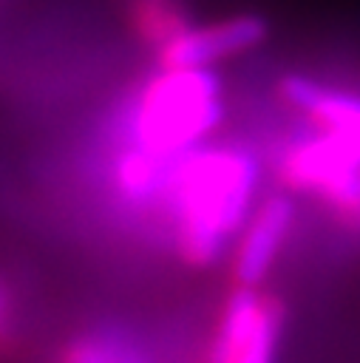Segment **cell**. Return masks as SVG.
I'll use <instances>...</instances> for the list:
<instances>
[{
    "label": "cell",
    "mask_w": 360,
    "mask_h": 363,
    "mask_svg": "<svg viewBox=\"0 0 360 363\" xmlns=\"http://www.w3.org/2000/svg\"><path fill=\"white\" fill-rule=\"evenodd\" d=\"M130 23L139 40L156 51L190 28L181 0H130Z\"/></svg>",
    "instance_id": "cell-7"
},
{
    "label": "cell",
    "mask_w": 360,
    "mask_h": 363,
    "mask_svg": "<svg viewBox=\"0 0 360 363\" xmlns=\"http://www.w3.org/2000/svg\"><path fill=\"white\" fill-rule=\"evenodd\" d=\"M9 320H11V303H9V295H6V292H3V286H0V340L6 337Z\"/></svg>",
    "instance_id": "cell-8"
},
{
    "label": "cell",
    "mask_w": 360,
    "mask_h": 363,
    "mask_svg": "<svg viewBox=\"0 0 360 363\" xmlns=\"http://www.w3.org/2000/svg\"><path fill=\"white\" fill-rule=\"evenodd\" d=\"M221 82L213 71L162 68L122 99L111 139L150 153H181L196 147L221 122Z\"/></svg>",
    "instance_id": "cell-2"
},
{
    "label": "cell",
    "mask_w": 360,
    "mask_h": 363,
    "mask_svg": "<svg viewBox=\"0 0 360 363\" xmlns=\"http://www.w3.org/2000/svg\"><path fill=\"white\" fill-rule=\"evenodd\" d=\"M266 20L258 14H238L227 17L213 26L187 28L176 40H170L164 48H159V65L162 68H210L218 60H227L232 54L249 51L266 40Z\"/></svg>",
    "instance_id": "cell-4"
},
{
    "label": "cell",
    "mask_w": 360,
    "mask_h": 363,
    "mask_svg": "<svg viewBox=\"0 0 360 363\" xmlns=\"http://www.w3.org/2000/svg\"><path fill=\"white\" fill-rule=\"evenodd\" d=\"M295 218V204L286 196H269L264 204L252 213L235 255V281L238 286H255L269 272L289 227Z\"/></svg>",
    "instance_id": "cell-5"
},
{
    "label": "cell",
    "mask_w": 360,
    "mask_h": 363,
    "mask_svg": "<svg viewBox=\"0 0 360 363\" xmlns=\"http://www.w3.org/2000/svg\"><path fill=\"white\" fill-rule=\"evenodd\" d=\"M281 323L283 312L275 298L255 286L235 289L210 340V363H272Z\"/></svg>",
    "instance_id": "cell-3"
},
{
    "label": "cell",
    "mask_w": 360,
    "mask_h": 363,
    "mask_svg": "<svg viewBox=\"0 0 360 363\" xmlns=\"http://www.w3.org/2000/svg\"><path fill=\"white\" fill-rule=\"evenodd\" d=\"M258 159L241 145L190 147L173 162L162 213L181 261L215 264L247 221L255 199Z\"/></svg>",
    "instance_id": "cell-1"
},
{
    "label": "cell",
    "mask_w": 360,
    "mask_h": 363,
    "mask_svg": "<svg viewBox=\"0 0 360 363\" xmlns=\"http://www.w3.org/2000/svg\"><path fill=\"white\" fill-rule=\"evenodd\" d=\"M60 363H150L142 340L125 335L122 329H91L71 337L62 352Z\"/></svg>",
    "instance_id": "cell-6"
}]
</instances>
